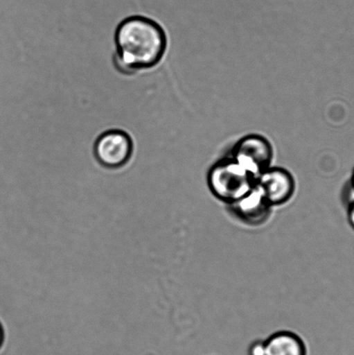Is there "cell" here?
<instances>
[{
	"label": "cell",
	"mask_w": 354,
	"mask_h": 355,
	"mask_svg": "<svg viewBox=\"0 0 354 355\" xmlns=\"http://www.w3.org/2000/svg\"><path fill=\"white\" fill-rule=\"evenodd\" d=\"M349 184H351V187H353V189L354 190V168L352 173L351 179L348 181Z\"/></svg>",
	"instance_id": "cell-11"
},
{
	"label": "cell",
	"mask_w": 354,
	"mask_h": 355,
	"mask_svg": "<svg viewBox=\"0 0 354 355\" xmlns=\"http://www.w3.org/2000/svg\"><path fill=\"white\" fill-rule=\"evenodd\" d=\"M114 64L121 74L131 76L156 67L168 49L161 24L142 15L126 17L114 33Z\"/></svg>",
	"instance_id": "cell-1"
},
{
	"label": "cell",
	"mask_w": 354,
	"mask_h": 355,
	"mask_svg": "<svg viewBox=\"0 0 354 355\" xmlns=\"http://www.w3.org/2000/svg\"><path fill=\"white\" fill-rule=\"evenodd\" d=\"M228 207L239 221L252 227H258L268 222L273 209L256 187L251 193Z\"/></svg>",
	"instance_id": "cell-6"
},
{
	"label": "cell",
	"mask_w": 354,
	"mask_h": 355,
	"mask_svg": "<svg viewBox=\"0 0 354 355\" xmlns=\"http://www.w3.org/2000/svg\"><path fill=\"white\" fill-rule=\"evenodd\" d=\"M256 177L231 157L220 159L211 166L207 184L218 200L230 205L254 189Z\"/></svg>",
	"instance_id": "cell-2"
},
{
	"label": "cell",
	"mask_w": 354,
	"mask_h": 355,
	"mask_svg": "<svg viewBox=\"0 0 354 355\" xmlns=\"http://www.w3.org/2000/svg\"><path fill=\"white\" fill-rule=\"evenodd\" d=\"M343 201L346 205L349 225L354 231V190L349 182L343 190Z\"/></svg>",
	"instance_id": "cell-8"
},
{
	"label": "cell",
	"mask_w": 354,
	"mask_h": 355,
	"mask_svg": "<svg viewBox=\"0 0 354 355\" xmlns=\"http://www.w3.org/2000/svg\"><path fill=\"white\" fill-rule=\"evenodd\" d=\"M256 187L272 207L290 202L296 193V180L289 170L269 166L256 177Z\"/></svg>",
	"instance_id": "cell-5"
},
{
	"label": "cell",
	"mask_w": 354,
	"mask_h": 355,
	"mask_svg": "<svg viewBox=\"0 0 354 355\" xmlns=\"http://www.w3.org/2000/svg\"><path fill=\"white\" fill-rule=\"evenodd\" d=\"M248 355H267L265 340H255L249 347Z\"/></svg>",
	"instance_id": "cell-9"
},
{
	"label": "cell",
	"mask_w": 354,
	"mask_h": 355,
	"mask_svg": "<svg viewBox=\"0 0 354 355\" xmlns=\"http://www.w3.org/2000/svg\"><path fill=\"white\" fill-rule=\"evenodd\" d=\"M231 157L248 172L258 177L272 166L273 147L263 135H247L235 144Z\"/></svg>",
	"instance_id": "cell-4"
},
{
	"label": "cell",
	"mask_w": 354,
	"mask_h": 355,
	"mask_svg": "<svg viewBox=\"0 0 354 355\" xmlns=\"http://www.w3.org/2000/svg\"><path fill=\"white\" fill-rule=\"evenodd\" d=\"M267 355H308L306 344L297 334L280 331L265 340Z\"/></svg>",
	"instance_id": "cell-7"
},
{
	"label": "cell",
	"mask_w": 354,
	"mask_h": 355,
	"mask_svg": "<svg viewBox=\"0 0 354 355\" xmlns=\"http://www.w3.org/2000/svg\"><path fill=\"white\" fill-rule=\"evenodd\" d=\"M3 340V332L2 329V327L0 326V347H1Z\"/></svg>",
	"instance_id": "cell-10"
},
{
	"label": "cell",
	"mask_w": 354,
	"mask_h": 355,
	"mask_svg": "<svg viewBox=\"0 0 354 355\" xmlns=\"http://www.w3.org/2000/svg\"><path fill=\"white\" fill-rule=\"evenodd\" d=\"M94 156L96 162L107 169H119L130 162L134 154V141L123 130L104 132L94 144Z\"/></svg>",
	"instance_id": "cell-3"
}]
</instances>
